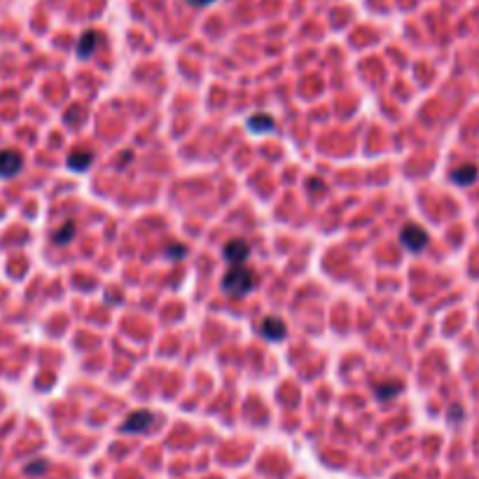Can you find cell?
<instances>
[{"instance_id":"1","label":"cell","mask_w":479,"mask_h":479,"mask_svg":"<svg viewBox=\"0 0 479 479\" xmlns=\"http://www.w3.org/2000/svg\"><path fill=\"white\" fill-rule=\"evenodd\" d=\"M255 288V274L248 267H231L222 279V290L231 297H243Z\"/></svg>"},{"instance_id":"2","label":"cell","mask_w":479,"mask_h":479,"mask_svg":"<svg viewBox=\"0 0 479 479\" xmlns=\"http://www.w3.org/2000/svg\"><path fill=\"white\" fill-rule=\"evenodd\" d=\"M400 243L411 253H421L428 245V234L418 227V224H407L400 231Z\"/></svg>"},{"instance_id":"3","label":"cell","mask_w":479,"mask_h":479,"mask_svg":"<svg viewBox=\"0 0 479 479\" xmlns=\"http://www.w3.org/2000/svg\"><path fill=\"white\" fill-rule=\"evenodd\" d=\"M224 260L229 262V265L234 267H243L245 260L250 255V245L243 241V238H231V241L224 245Z\"/></svg>"},{"instance_id":"4","label":"cell","mask_w":479,"mask_h":479,"mask_svg":"<svg viewBox=\"0 0 479 479\" xmlns=\"http://www.w3.org/2000/svg\"><path fill=\"white\" fill-rule=\"evenodd\" d=\"M24 166V159H21L19 152L14 150H3L0 152V178H14Z\"/></svg>"},{"instance_id":"5","label":"cell","mask_w":479,"mask_h":479,"mask_svg":"<svg viewBox=\"0 0 479 479\" xmlns=\"http://www.w3.org/2000/svg\"><path fill=\"white\" fill-rule=\"evenodd\" d=\"M262 336H265L267 341H283L286 339V334H288V327L283 320L279 318H265L262 320Z\"/></svg>"},{"instance_id":"6","label":"cell","mask_w":479,"mask_h":479,"mask_svg":"<svg viewBox=\"0 0 479 479\" xmlns=\"http://www.w3.org/2000/svg\"><path fill=\"white\" fill-rule=\"evenodd\" d=\"M154 423V414L150 411H136L122 423V432H143Z\"/></svg>"},{"instance_id":"7","label":"cell","mask_w":479,"mask_h":479,"mask_svg":"<svg viewBox=\"0 0 479 479\" xmlns=\"http://www.w3.org/2000/svg\"><path fill=\"white\" fill-rule=\"evenodd\" d=\"M477 176H479V171L475 164H463V166L451 171V181L456 185H473L477 181Z\"/></svg>"},{"instance_id":"8","label":"cell","mask_w":479,"mask_h":479,"mask_svg":"<svg viewBox=\"0 0 479 479\" xmlns=\"http://www.w3.org/2000/svg\"><path fill=\"white\" fill-rule=\"evenodd\" d=\"M374 393H377L379 400H393L402 393V381H384V384L374 386Z\"/></svg>"},{"instance_id":"9","label":"cell","mask_w":479,"mask_h":479,"mask_svg":"<svg viewBox=\"0 0 479 479\" xmlns=\"http://www.w3.org/2000/svg\"><path fill=\"white\" fill-rule=\"evenodd\" d=\"M96 44H99V33H96V31H87L85 35L80 37V42H78V54H80V59L92 56L94 49H96Z\"/></svg>"},{"instance_id":"10","label":"cell","mask_w":479,"mask_h":479,"mask_svg":"<svg viewBox=\"0 0 479 479\" xmlns=\"http://www.w3.org/2000/svg\"><path fill=\"white\" fill-rule=\"evenodd\" d=\"M92 159L94 157L89 154V152H73V154H68V166L73 169V171H87L89 166H92Z\"/></svg>"},{"instance_id":"11","label":"cell","mask_w":479,"mask_h":479,"mask_svg":"<svg viewBox=\"0 0 479 479\" xmlns=\"http://www.w3.org/2000/svg\"><path fill=\"white\" fill-rule=\"evenodd\" d=\"M248 126H250V131H272L274 119L269 115H255V117H250Z\"/></svg>"},{"instance_id":"12","label":"cell","mask_w":479,"mask_h":479,"mask_svg":"<svg viewBox=\"0 0 479 479\" xmlns=\"http://www.w3.org/2000/svg\"><path fill=\"white\" fill-rule=\"evenodd\" d=\"M73 236H75V224H73V222L68 220V222H66L63 227L59 229L56 234H54V243H59V245H66V243L71 241Z\"/></svg>"},{"instance_id":"13","label":"cell","mask_w":479,"mask_h":479,"mask_svg":"<svg viewBox=\"0 0 479 479\" xmlns=\"http://www.w3.org/2000/svg\"><path fill=\"white\" fill-rule=\"evenodd\" d=\"M24 470L26 475H42L44 470H47V461H31Z\"/></svg>"},{"instance_id":"14","label":"cell","mask_w":479,"mask_h":479,"mask_svg":"<svg viewBox=\"0 0 479 479\" xmlns=\"http://www.w3.org/2000/svg\"><path fill=\"white\" fill-rule=\"evenodd\" d=\"M192 5H211V3H215V0H190Z\"/></svg>"},{"instance_id":"15","label":"cell","mask_w":479,"mask_h":479,"mask_svg":"<svg viewBox=\"0 0 479 479\" xmlns=\"http://www.w3.org/2000/svg\"><path fill=\"white\" fill-rule=\"evenodd\" d=\"M171 255H183V248H169Z\"/></svg>"}]
</instances>
